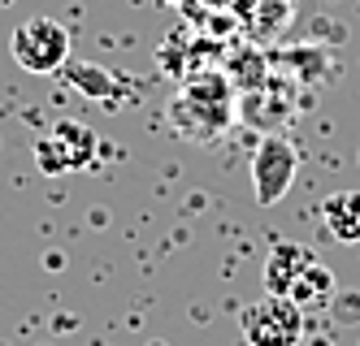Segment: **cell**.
<instances>
[{
  "mask_svg": "<svg viewBox=\"0 0 360 346\" xmlns=\"http://www.w3.org/2000/svg\"><path fill=\"white\" fill-rule=\"evenodd\" d=\"M235 83L230 74H195L183 83V91L169 104V121L187 143H213L221 130L235 121Z\"/></svg>",
  "mask_w": 360,
  "mask_h": 346,
  "instance_id": "1",
  "label": "cell"
},
{
  "mask_svg": "<svg viewBox=\"0 0 360 346\" xmlns=\"http://www.w3.org/2000/svg\"><path fill=\"white\" fill-rule=\"evenodd\" d=\"M9 52L27 74H61L70 61V31L57 18H27L13 31Z\"/></svg>",
  "mask_w": 360,
  "mask_h": 346,
  "instance_id": "2",
  "label": "cell"
},
{
  "mask_svg": "<svg viewBox=\"0 0 360 346\" xmlns=\"http://www.w3.org/2000/svg\"><path fill=\"white\" fill-rule=\"evenodd\" d=\"M295 173H300L295 143L282 135V130L278 135H261V143L252 152V195H256V204L261 208L282 204L287 191H291V182H295Z\"/></svg>",
  "mask_w": 360,
  "mask_h": 346,
  "instance_id": "3",
  "label": "cell"
},
{
  "mask_svg": "<svg viewBox=\"0 0 360 346\" xmlns=\"http://www.w3.org/2000/svg\"><path fill=\"white\" fill-rule=\"evenodd\" d=\"M239 329L248 346H300L304 312L282 295H265L239 312Z\"/></svg>",
  "mask_w": 360,
  "mask_h": 346,
  "instance_id": "4",
  "label": "cell"
},
{
  "mask_svg": "<svg viewBox=\"0 0 360 346\" xmlns=\"http://www.w3.org/2000/svg\"><path fill=\"white\" fill-rule=\"evenodd\" d=\"M96 156V130H87L83 121H57L48 135L35 139V165L48 178H61L91 165Z\"/></svg>",
  "mask_w": 360,
  "mask_h": 346,
  "instance_id": "5",
  "label": "cell"
},
{
  "mask_svg": "<svg viewBox=\"0 0 360 346\" xmlns=\"http://www.w3.org/2000/svg\"><path fill=\"white\" fill-rule=\"evenodd\" d=\"M239 117L248 126H256L261 135H278L291 117V104H287V91H278L274 83L265 87H252V91H239Z\"/></svg>",
  "mask_w": 360,
  "mask_h": 346,
  "instance_id": "6",
  "label": "cell"
},
{
  "mask_svg": "<svg viewBox=\"0 0 360 346\" xmlns=\"http://www.w3.org/2000/svg\"><path fill=\"white\" fill-rule=\"evenodd\" d=\"M313 260H317V255L308 251V247H300V243H274L269 255H265V295H282V299H287L291 281H295Z\"/></svg>",
  "mask_w": 360,
  "mask_h": 346,
  "instance_id": "7",
  "label": "cell"
},
{
  "mask_svg": "<svg viewBox=\"0 0 360 346\" xmlns=\"http://www.w3.org/2000/svg\"><path fill=\"white\" fill-rule=\"evenodd\" d=\"M334 290H339V281H334V273L326 269L321 260H313L308 269L291 281V290H287V299L300 307V312H321V307H330V299H334Z\"/></svg>",
  "mask_w": 360,
  "mask_h": 346,
  "instance_id": "8",
  "label": "cell"
},
{
  "mask_svg": "<svg viewBox=\"0 0 360 346\" xmlns=\"http://www.w3.org/2000/svg\"><path fill=\"white\" fill-rule=\"evenodd\" d=\"M321 221L330 229V238L339 243H360V191H334L330 199H321Z\"/></svg>",
  "mask_w": 360,
  "mask_h": 346,
  "instance_id": "9",
  "label": "cell"
},
{
  "mask_svg": "<svg viewBox=\"0 0 360 346\" xmlns=\"http://www.w3.org/2000/svg\"><path fill=\"white\" fill-rule=\"evenodd\" d=\"M291 26V0H261V9H248V35L252 44H274Z\"/></svg>",
  "mask_w": 360,
  "mask_h": 346,
  "instance_id": "10",
  "label": "cell"
},
{
  "mask_svg": "<svg viewBox=\"0 0 360 346\" xmlns=\"http://www.w3.org/2000/svg\"><path fill=\"white\" fill-rule=\"evenodd\" d=\"M274 65H291L287 74H295V83H304V87H313V83H321L326 78V69H330V57H326V48H295V52H282V57H274Z\"/></svg>",
  "mask_w": 360,
  "mask_h": 346,
  "instance_id": "11",
  "label": "cell"
},
{
  "mask_svg": "<svg viewBox=\"0 0 360 346\" xmlns=\"http://www.w3.org/2000/svg\"><path fill=\"white\" fill-rule=\"evenodd\" d=\"M61 74H65V78H70V83L79 87V91H87V95H100V100L117 91L113 74H105L100 65H70V61H65V69H61Z\"/></svg>",
  "mask_w": 360,
  "mask_h": 346,
  "instance_id": "12",
  "label": "cell"
},
{
  "mask_svg": "<svg viewBox=\"0 0 360 346\" xmlns=\"http://www.w3.org/2000/svg\"><path fill=\"white\" fill-rule=\"evenodd\" d=\"M235 69L230 74V83H235V91H252V87H265L269 83V61L261 57V52H243V57H235Z\"/></svg>",
  "mask_w": 360,
  "mask_h": 346,
  "instance_id": "13",
  "label": "cell"
}]
</instances>
